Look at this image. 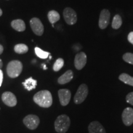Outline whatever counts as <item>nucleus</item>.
<instances>
[{
    "label": "nucleus",
    "mask_w": 133,
    "mask_h": 133,
    "mask_svg": "<svg viewBox=\"0 0 133 133\" xmlns=\"http://www.w3.org/2000/svg\"><path fill=\"white\" fill-rule=\"evenodd\" d=\"M33 101L41 107L49 108L52 104V96L50 91L42 90L35 94Z\"/></svg>",
    "instance_id": "1"
},
{
    "label": "nucleus",
    "mask_w": 133,
    "mask_h": 133,
    "mask_svg": "<svg viewBox=\"0 0 133 133\" xmlns=\"http://www.w3.org/2000/svg\"><path fill=\"white\" fill-rule=\"evenodd\" d=\"M70 126V119L66 115H61L54 122L56 131L59 133H65Z\"/></svg>",
    "instance_id": "2"
},
{
    "label": "nucleus",
    "mask_w": 133,
    "mask_h": 133,
    "mask_svg": "<svg viewBox=\"0 0 133 133\" xmlns=\"http://www.w3.org/2000/svg\"><path fill=\"white\" fill-rule=\"evenodd\" d=\"M23 69V65L19 61H12L8 64L7 71L8 75L11 78L18 77L21 75Z\"/></svg>",
    "instance_id": "3"
},
{
    "label": "nucleus",
    "mask_w": 133,
    "mask_h": 133,
    "mask_svg": "<svg viewBox=\"0 0 133 133\" xmlns=\"http://www.w3.org/2000/svg\"><path fill=\"white\" fill-rule=\"evenodd\" d=\"M88 87L86 84H81L79 86L74 96V102L76 104H80L85 101L88 95Z\"/></svg>",
    "instance_id": "4"
},
{
    "label": "nucleus",
    "mask_w": 133,
    "mask_h": 133,
    "mask_svg": "<svg viewBox=\"0 0 133 133\" xmlns=\"http://www.w3.org/2000/svg\"><path fill=\"white\" fill-rule=\"evenodd\" d=\"M23 122L29 129L34 130L39 126L40 120L39 117L35 115H29L24 118Z\"/></svg>",
    "instance_id": "5"
},
{
    "label": "nucleus",
    "mask_w": 133,
    "mask_h": 133,
    "mask_svg": "<svg viewBox=\"0 0 133 133\" xmlns=\"http://www.w3.org/2000/svg\"><path fill=\"white\" fill-rule=\"evenodd\" d=\"M63 16L66 23L70 25L76 24L77 22V15L75 11L70 8H65L63 11Z\"/></svg>",
    "instance_id": "6"
},
{
    "label": "nucleus",
    "mask_w": 133,
    "mask_h": 133,
    "mask_svg": "<svg viewBox=\"0 0 133 133\" xmlns=\"http://www.w3.org/2000/svg\"><path fill=\"white\" fill-rule=\"evenodd\" d=\"M110 13L107 9L101 11L99 19V26L101 29H105L110 24Z\"/></svg>",
    "instance_id": "7"
},
{
    "label": "nucleus",
    "mask_w": 133,
    "mask_h": 133,
    "mask_svg": "<svg viewBox=\"0 0 133 133\" xmlns=\"http://www.w3.org/2000/svg\"><path fill=\"white\" fill-rule=\"evenodd\" d=\"M31 30L35 34L38 36H41L44 33V26L38 18H32L30 22Z\"/></svg>",
    "instance_id": "8"
},
{
    "label": "nucleus",
    "mask_w": 133,
    "mask_h": 133,
    "mask_svg": "<svg viewBox=\"0 0 133 133\" xmlns=\"http://www.w3.org/2000/svg\"><path fill=\"white\" fill-rule=\"evenodd\" d=\"M86 62H87V56L85 53L80 52L76 55L74 60V64L76 69L78 70L83 69L86 65Z\"/></svg>",
    "instance_id": "9"
},
{
    "label": "nucleus",
    "mask_w": 133,
    "mask_h": 133,
    "mask_svg": "<svg viewBox=\"0 0 133 133\" xmlns=\"http://www.w3.org/2000/svg\"><path fill=\"white\" fill-rule=\"evenodd\" d=\"M1 99H2L3 102L9 107H14L16 105L17 102L16 96L12 92H9V91L3 93L1 96Z\"/></svg>",
    "instance_id": "10"
},
{
    "label": "nucleus",
    "mask_w": 133,
    "mask_h": 133,
    "mask_svg": "<svg viewBox=\"0 0 133 133\" xmlns=\"http://www.w3.org/2000/svg\"><path fill=\"white\" fill-rule=\"evenodd\" d=\"M59 101L62 106H66L69 104L71 99V92L67 89H60L58 91Z\"/></svg>",
    "instance_id": "11"
},
{
    "label": "nucleus",
    "mask_w": 133,
    "mask_h": 133,
    "mask_svg": "<svg viewBox=\"0 0 133 133\" xmlns=\"http://www.w3.org/2000/svg\"><path fill=\"white\" fill-rule=\"evenodd\" d=\"M122 120L126 126H129L133 124V109L127 107L122 114Z\"/></svg>",
    "instance_id": "12"
},
{
    "label": "nucleus",
    "mask_w": 133,
    "mask_h": 133,
    "mask_svg": "<svg viewBox=\"0 0 133 133\" xmlns=\"http://www.w3.org/2000/svg\"><path fill=\"white\" fill-rule=\"evenodd\" d=\"M89 133H106L104 128L99 121H94L88 126Z\"/></svg>",
    "instance_id": "13"
},
{
    "label": "nucleus",
    "mask_w": 133,
    "mask_h": 133,
    "mask_svg": "<svg viewBox=\"0 0 133 133\" xmlns=\"http://www.w3.org/2000/svg\"><path fill=\"white\" fill-rule=\"evenodd\" d=\"M73 78H74V72L71 70H69L62 75L60 76L58 78L57 81L60 84H65L69 83Z\"/></svg>",
    "instance_id": "14"
},
{
    "label": "nucleus",
    "mask_w": 133,
    "mask_h": 133,
    "mask_svg": "<svg viewBox=\"0 0 133 133\" xmlns=\"http://www.w3.org/2000/svg\"><path fill=\"white\" fill-rule=\"evenodd\" d=\"M11 26L17 31H24L26 29L25 24L22 20L16 19L11 22Z\"/></svg>",
    "instance_id": "15"
},
{
    "label": "nucleus",
    "mask_w": 133,
    "mask_h": 133,
    "mask_svg": "<svg viewBox=\"0 0 133 133\" xmlns=\"http://www.w3.org/2000/svg\"><path fill=\"white\" fill-rule=\"evenodd\" d=\"M22 84L26 90L31 91L35 89L36 86L37 85V81L33 79L32 77H30L29 78L26 79L24 82H23Z\"/></svg>",
    "instance_id": "16"
},
{
    "label": "nucleus",
    "mask_w": 133,
    "mask_h": 133,
    "mask_svg": "<svg viewBox=\"0 0 133 133\" xmlns=\"http://www.w3.org/2000/svg\"><path fill=\"white\" fill-rule=\"evenodd\" d=\"M48 17L50 22L52 24H54L56 22H57V21H59L61 17H60V14L57 11L52 10V11H49L48 12Z\"/></svg>",
    "instance_id": "17"
},
{
    "label": "nucleus",
    "mask_w": 133,
    "mask_h": 133,
    "mask_svg": "<svg viewBox=\"0 0 133 133\" xmlns=\"http://www.w3.org/2000/svg\"><path fill=\"white\" fill-rule=\"evenodd\" d=\"M119 79L126 84L133 86V77L127 74H121L119 76Z\"/></svg>",
    "instance_id": "18"
},
{
    "label": "nucleus",
    "mask_w": 133,
    "mask_h": 133,
    "mask_svg": "<svg viewBox=\"0 0 133 133\" xmlns=\"http://www.w3.org/2000/svg\"><path fill=\"white\" fill-rule=\"evenodd\" d=\"M123 24L122 19L121 16L118 14H116L114 16L112 23V27L114 29H118L120 28Z\"/></svg>",
    "instance_id": "19"
},
{
    "label": "nucleus",
    "mask_w": 133,
    "mask_h": 133,
    "mask_svg": "<svg viewBox=\"0 0 133 133\" xmlns=\"http://www.w3.org/2000/svg\"><path fill=\"white\" fill-rule=\"evenodd\" d=\"M29 51V48L25 44H17L14 46V51L19 54H25Z\"/></svg>",
    "instance_id": "20"
},
{
    "label": "nucleus",
    "mask_w": 133,
    "mask_h": 133,
    "mask_svg": "<svg viewBox=\"0 0 133 133\" xmlns=\"http://www.w3.org/2000/svg\"><path fill=\"white\" fill-rule=\"evenodd\" d=\"M35 52L36 56H37L38 57L41 58V59H46V58L48 57V56H49L50 54L49 52L43 51L42 49L38 47H36L35 48Z\"/></svg>",
    "instance_id": "21"
},
{
    "label": "nucleus",
    "mask_w": 133,
    "mask_h": 133,
    "mask_svg": "<svg viewBox=\"0 0 133 133\" xmlns=\"http://www.w3.org/2000/svg\"><path fill=\"white\" fill-rule=\"evenodd\" d=\"M64 65V61L62 58H59L56 60L54 65H53V70L55 71H59Z\"/></svg>",
    "instance_id": "22"
},
{
    "label": "nucleus",
    "mask_w": 133,
    "mask_h": 133,
    "mask_svg": "<svg viewBox=\"0 0 133 133\" xmlns=\"http://www.w3.org/2000/svg\"><path fill=\"white\" fill-rule=\"evenodd\" d=\"M123 59L126 62L133 65V53L126 52L123 56Z\"/></svg>",
    "instance_id": "23"
},
{
    "label": "nucleus",
    "mask_w": 133,
    "mask_h": 133,
    "mask_svg": "<svg viewBox=\"0 0 133 133\" xmlns=\"http://www.w3.org/2000/svg\"><path fill=\"white\" fill-rule=\"evenodd\" d=\"M126 102L128 104L133 105V92H129V94H127L126 97Z\"/></svg>",
    "instance_id": "24"
},
{
    "label": "nucleus",
    "mask_w": 133,
    "mask_h": 133,
    "mask_svg": "<svg viewBox=\"0 0 133 133\" xmlns=\"http://www.w3.org/2000/svg\"><path fill=\"white\" fill-rule=\"evenodd\" d=\"M128 40L131 44H133V31H131L128 34Z\"/></svg>",
    "instance_id": "25"
},
{
    "label": "nucleus",
    "mask_w": 133,
    "mask_h": 133,
    "mask_svg": "<svg viewBox=\"0 0 133 133\" xmlns=\"http://www.w3.org/2000/svg\"><path fill=\"white\" fill-rule=\"evenodd\" d=\"M3 80V73L2 70L0 69V87H1V84H2Z\"/></svg>",
    "instance_id": "26"
},
{
    "label": "nucleus",
    "mask_w": 133,
    "mask_h": 133,
    "mask_svg": "<svg viewBox=\"0 0 133 133\" xmlns=\"http://www.w3.org/2000/svg\"><path fill=\"white\" fill-rule=\"evenodd\" d=\"M3 49H4V48H3V46L0 44V55H1L3 53Z\"/></svg>",
    "instance_id": "27"
},
{
    "label": "nucleus",
    "mask_w": 133,
    "mask_h": 133,
    "mask_svg": "<svg viewBox=\"0 0 133 133\" xmlns=\"http://www.w3.org/2000/svg\"><path fill=\"white\" fill-rule=\"evenodd\" d=\"M2 66H3V62L2 61H1V59H0V69L2 68Z\"/></svg>",
    "instance_id": "28"
},
{
    "label": "nucleus",
    "mask_w": 133,
    "mask_h": 133,
    "mask_svg": "<svg viewBox=\"0 0 133 133\" xmlns=\"http://www.w3.org/2000/svg\"><path fill=\"white\" fill-rule=\"evenodd\" d=\"M2 14H3V11H2V10L0 9V17L2 16Z\"/></svg>",
    "instance_id": "29"
}]
</instances>
